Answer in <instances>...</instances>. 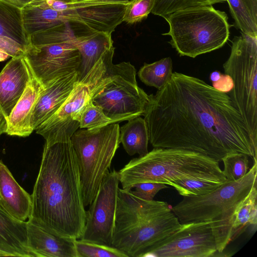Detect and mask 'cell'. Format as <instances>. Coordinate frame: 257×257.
Listing matches in <instances>:
<instances>
[{"mask_svg":"<svg viewBox=\"0 0 257 257\" xmlns=\"http://www.w3.org/2000/svg\"><path fill=\"white\" fill-rule=\"evenodd\" d=\"M154 148L182 149L221 161L240 153L256 161L253 140L228 95L198 78L174 72L143 114Z\"/></svg>","mask_w":257,"mask_h":257,"instance_id":"6da1fadb","label":"cell"},{"mask_svg":"<svg viewBox=\"0 0 257 257\" xmlns=\"http://www.w3.org/2000/svg\"><path fill=\"white\" fill-rule=\"evenodd\" d=\"M29 220L59 235L80 238L86 221L80 173L70 140L45 144Z\"/></svg>","mask_w":257,"mask_h":257,"instance_id":"7a4b0ae2","label":"cell"},{"mask_svg":"<svg viewBox=\"0 0 257 257\" xmlns=\"http://www.w3.org/2000/svg\"><path fill=\"white\" fill-rule=\"evenodd\" d=\"M181 225L164 201L146 200L119 187L111 246L127 257H144Z\"/></svg>","mask_w":257,"mask_h":257,"instance_id":"3957f363","label":"cell"},{"mask_svg":"<svg viewBox=\"0 0 257 257\" xmlns=\"http://www.w3.org/2000/svg\"><path fill=\"white\" fill-rule=\"evenodd\" d=\"M114 47L107 51L81 80L91 100L113 123L143 115L149 95L139 87L136 71L129 62L112 63Z\"/></svg>","mask_w":257,"mask_h":257,"instance_id":"277c9868","label":"cell"},{"mask_svg":"<svg viewBox=\"0 0 257 257\" xmlns=\"http://www.w3.org/2000/svg\"><path fill=\"white\" fill-rule=\"evenodd\" d=\"M122 189L132 190L137 184L157 182L172 186L186 179L226 178L219 162L198 153L182 149L154 148L132 159L118 171Z\"/></svg>","mask_w":257,"mask_h":257,"instance_id":"5b68a950","label":"cell"},{"mask_svg":"<svg viewBox=\"0 0 257 257\" xmlns=\"http://www.w3.org/2000/svg\"><path fill=\"white\" fill-rule=\"evenodd\" d=\"M257 164L242 178L228 181L210 193L183 196L172 207L181 224L211 221L217 252L221 253L231 242L229 220L236 205L257 183Z\"/></svg>","mask_w":257,"mask_h":257,"instance_id":"8992f818","label":"cell"},{"mask_svg":"<svg viewBox=\"0 0 257 257\" xmlns=\"http://www.w3.org/2000/svg\"><path fill=\"white\" fill-rule=\"evenodd\" d=\"M170 44L181 56L194 58L223 47L228 40L231 25L227 14L212 5L177 10L165 18Z\"/></svg>","mask_w":257,"mask_h":257,"instance_id":"52a82bcc","label":"cell"},{"mask_svg":"<svg viewBox=\"0 0 257 257\" xmlns=\"http://www.w3.org/2000/svg\"><path fill=\"white\" fill-rule=\"evenodd\" d=\"M119 128L115 122L93 130L80 128L70 138L79 167L85 207L92 202L109 171L119 146Z\"/></svg>","mask_w":257,"mask_h":257,"instance_id":"ba28073f","label":"cell"},{"mask_svg":"<svg viewBox=\"0 0 257 257\" xmlns=\"http://www.w3.org/2000/svg\"><path fill=\"white\" fill-rule=\"evenodd\" d=\"M25 58L44 87L55 79L77 71L81 61L75 36L59 25L31 35Z\"/></svg>","mask_w":257,"mask_h":257,"instance_id":"9c48e42d","label":"cell"},{"mask_svg":"<svg viewBox=\"0 0 257 257\" xmlns=\"http://www.w3.org/2000/svg\"><path fill=\"white\" fill-rule=\"evenodd\" d=\"M231 43L230 55L223 65L233 82L226 94L257 143V37L241 33Z\"/></svg>","mask_w":257,"mask_h":257,"instance_id":"30bf717a","label":"cell"},{"mask_svg":"<svg viewBox=\"0 0 257 257\" xmlns=\"http://www.w3.org/2000/svg\"><path fill=\"white\" fill-rule=\"evenodd\" d=\"M119 181L118 171H109L89 208L79 239L111 246Z\"/></svg>","mask_w":257,"mask_h":257,"instance_id":"8fae6325","label":"cell"},{"mask_svg":"<svg viewBox=\"0 0 257 257\" xmlns=\"http://www.w3.org/2000/svg\"><path fill=\"white\" fill-rule=\"evenodd\" d=\"M217 252L211 221H202L181 224L146 256L210 257Z\"/></svg>","mask_w":257,"mask_h":257,"instance_id":"7c38bea8","label":"cell"},{"mask_svg":"<svg viewBox=\"0 0 257 257\" xmlns=\"http://www.w3.org/2000/svg\"><path fill=\"white\" fill-rule=\"evenodd\" d=\"M90 99L87 86L78 81L64 103L35 130L36 133L45 139V144L48 146L70 141L79 128V122L73 119V116Z\"/></svg>","mask_w":257,"mask_h":257,"instance_id":"4fadbf2b","label":"cell"},{"mask_svg":"<svg viewBox=\"0 0 257 257\" xmlns=\"http://www.w3.org/2000/svg\"><path fill=\"white\" fill-rule=\"evenodd\" d=\"M31 73L25 57L12 58L0 73V111L7 118L23 95Z\"/></svg>","mask_w":257,"mask_h":257,"instance_id":"5bb4252c","label":"cell"},{"mask_svg":"<svg viewBox=\"0 0 257 257\" xmlns=\"http://www.w3.org/2000/svg\"><path fill=\"white\" fill-rule=\"evenodd\" d=\"M78 81L77 71L62 76L44 87L34 107L31 124L35 131L52 116L71 93Z\"/></svg>","mask_w":257,"mask_h":257,"instance_id":"9a60e30c","label":"cell"},{"mask_svg":"<svg viewBox=\"0 0 257 257\" xmlns=\"http://www.w3.org/2000/svg\"><path fill=\"white\" fill-rule=\"evenodd\" d=\"M27 232L32 257H77L75 239L54 233L29 220Z\"/></svg>","mask_w":257,"mask_h":257,"instance_id":"2e32d148","label":"cell"},{"mask_svg":"<svg viewBox=\"0 0 257 257\" xmlns=\"http://www.w3.org/2000/svg\"><path fill=\"white\" fill-rule=\"evenodd\" d=\"M44 88L31 70L29 81L23 95L9 116L6 118V133L21 137H28L32 134L34 131L31 124L32 113Z\"/></svg>","mask_w":257,"mask_h":257,"instance_id":"e0dca14e","label":"cell"},{"mask_svg":"<svg viewBox=\"0 0 257 257\" xmlns=\"http://www.w3.org/2000/svg\"><path fill=\"white\" fill-rule=\"evenodd\" d=\"M0 202L15 219L26 221L32 210L31 195L17 182L8 167L0 160Z\"/></svg>","mask_w":257,"mask_h":257,"instance_id":"ac0fdd59","label":"cell"},{"mask_svg":"<svg viewBox=\"0 0 257 257\" xmlns=\"http://www.w3.org/2000/svg\"><path fill=\"white\" fill-rule=\"evenodd\" d=\"M112 33L94 31L75 36L81 61L77 70L78 81L89 72L107 51L113 47Z\"/></svg>","mask_w":257,"mask_h":257,"instance_id":"d6986e66","label":"cell"},{"mask_svg":"<svg viewBox=\"0 0 257 257\" xmlns=\"http://www.w3.org/2000/svg\"><path fill=\"white\" fill-rule=\"evenodd\" d=\"M0 242L14 249L21 257H32L27 245V221L14 218L1 202Z\"/></svg>","mask_w":257,"mask_h":257,"instance_id":"ffe728a7","label":"cell"},{"mask_svg":"<svg viewBox=\"0 0 257 257\" xmlns=\"http://www.w3.org/2000/svg\"><path fill=\"white\" fill-rule=\"evenodd\" d=\"M119 128V142L130 156L142 157L148 151L149 132L147 123L140 116L130 119Z\"/></svg>","mask_w":257,"mask_h":257,"instance_id":"44dd1931","label":"cell"},{"mask_svg":"<svg viewBox=\"0 0 257 257\" xmlns=\"http://www.w3.org/2000/svg\"><path fill=\"white\" fill-rule=\"evenodd\" d=\"M257 183L248 194L235 206L229 220L231 242L235 239L249 225L257 224Z\"/></svg>","mask_w":257,"mask_h":257,"instance_id":"7402d4cb","label":"cell"},{"mask_svg":"<svg viewBox=\"0 0 257 257\" xmlns=\"http://www.w3.org/2000/svg\"><path fill=\"white\" fill-rule=\"evenodd\" d=\"M0 36L15 41L26 50L29 41L24 27L22 9L0 0Z\"/></svg>","mask_w":257,"mask_h":257,"instance_id":"603a6c76","label":"cell"},{"mask_svg":"<svg viewBox=\"0 0 257 257\" xmlns=\"http://www.w3.org/2000/svg\"><path fill=\"white\" fill-rule=\"evenodd\" d=\"M172 68V60L168 57L151 64L145 63L140 69L138 75L144 83L159 90L171 78Z\"/></svg>","mask_w":257,"mask_h":257,"instance_id":"cb8c5ba5","label":"cell"},{"mask_svg":"<svg viewBox=\"0 0 257 257\" xmlns=\"http://www.w3.org/2000/svg\"><path fill=\"white\" fill-rule=\"evenodd\" d=\"M228 181L226 178L208 177L186 179L172 185L182 196L201 195L211 192Z\"/></svg>","mask_w":257,"mask_h":257,"instance_id":"d4e9b609","label":"cell"},{"mask_svg":"<svg viewBox=\"0 0 257 257\" xmlns=\"http://www.w3.org/2000/svg\"><path fill=\"white\" fill-rule=\"evenodd\" d=\"M235 28L241 33L257 37V20L247 7L243 0H226Z\"/></svg>","mask_w":257,"mask_h":257,"instance_id":"484cf974","label":"cell"},{"mask_svg":"<svg viewBox=\"0 0 257 257\" xmlns=\"http://www.w3.org/2000/svg\"><path fill=\"white\" fill-rule=\"evenodd\" d=\"M73 119L79 122V128L89 130L113 123L91 99L74 115Z\"/></svg>","mask_w":257,"mask_h":257,"instance_id":"4316f807","label":"cell"},{"mask_svg":"<svg viewBox=\"0 0 257 257\" xmlns=\"http://www.w3.org/2000/svg\"><path fill=\"white\" fill-rule=\"evenodd\" d=\"M226 0H156L151 13L163 18L177 10L188 7L213 5Z\"/></svg>","mask_w":257,"mask_h":257,"instance_id":"83f0119b","label":"cell"},{"mask_svg":"<svg viewBox=\"0 0 257 257\" xmlns=\"http://www.w3.org/2000/svg\"><path fill=\"white\" fill-rule=\"evenodd\" d=\"M77 257H127L120 250L112 246L75 239Z\"/></svg>","mask_w":257,"mask_h":257,"instance_id":"f1b7e54d","label":"cell"},{"mask_svg":"<svg viewBox=\"0 0 257 257\" xmlns=\"http://www.w3.org/2000/svg\"><path fill=\"white\" fill-rule=\"evenodd\" d=\"M248 155L240 153L227 155L223 158L224 169L222 170L228 181H234L244 177L249 170Z\"/></svg>","mask_w":257,"mask_h":257,"instance_id":"f546056e","label":"cell"},{"mask_svg":"<svg viewBox=\"0 0 257 257\" xmlns=\"http://www.w3.org/2000/svg\"><path fill=\"white\" fill-rule=\"evenodd\" d=\"M156 0H130L127 4L123 22L133 25L146 19L151 13Z\"/></svg>","mask_w":257,"mask_h":257,"instance_id":"4dcf8cb0","label":"cell"},{"mask_svg":"<svg viewBox=\"0 0 257 257\" xmlns=\"http://www.w3.org/2000/svg\"><path fill=\"white\" fill-rule=\"evenodd\" d=\"M166 184L157 182H145L135 185L134 190L131 192L137 197L146 200H153L157 193L163 189L167 188Z\"/></svg>","mask_w":257,"mask_h":257,"instance_id":"1f68e13d","label":"cell"},{"mask_svg":"<svg viewBox=\"0 0 257 257\" xmlns=\"http://www.w3.org/2000/svg\"><path fill=\"white\" fill-rule=\"evenodd\" d=\"M0 48L12 58L25 56V49L16 42L7 37L0 36Z\"/></svg>","mask_w":257,"mask_h":257,"instance_id":"d6a6232c","label":"cell"},{"mask_svg":"<svg viewBox=\"0 0 257 257\" xmlns=\"http://www.w3.org/2000/svg\"><path fill=\"white\" fill-rule=\"evenodd\" d=\"M212 86L220 92L227 93L232 89L233 82L229 75L222 74L218 81L212 82Z\"/></svg>","mask_w":257,"mask_h":257,"instance_id":"836d02e7","label":"cell"},{"mask_svg":"<svg viewBox=\"0 0 257 257\" xmlns=\"http://www.w3.org/2000/svg\"><path fill=\"white\" fill-rule=\"evenodd\" d=\"M0 256H21V255L11 247L0 242Z\"/></svg>","mask_w":257,"mask_h":257,"instance_id":"e575fe53","label":"cell"},{"mask_svg":"<svg viewBox=\"0 0 257 257\" xmlns=\"http://www.w3.org/2000/svg\"><path fill=\"white\" fill-rule=\"evenodd\" d=\"M254 18L257 20V0H243Z\"/></svg>","mask_w":257,"mask_h":257,"instance_id":"d590c367","label":"cell"},{"mask_svg":"<svg viewBox=\"0 0 257 257\" xmlns=\"http://www.w3.org/2000/svg\"><path fill=\"white\" fill-rule=\"evenodd\" d=\"M19 9H22L33 0H1Z\"/></svg>","mask_w":257,"mask_h":257,"instance_id":"8d00e7d4","label":"cell"},{"mask_svg":"<svg viewBox=\"0 0 257 257\" xmlns=\"http://www.w3.org/2000/svg\"><path fill=\"white\" fill-rule=\"evenodd\" d=\"M7 130V120L4 115L0 113V136L6 133Z\"/></svg>","mask_w":257,"mask_h":257,"instance_id":"74e56055","label":"cell"},{"mask_svg":"<svg viewBox=\"0 0 257 257\" xmlns=\"http://www.w3.org/2000/svg\"><path fill=\"white\" fill-rule=\"evenodd\" d=\"M222 74L219 71H213L210 74V79L212 82H216L220 78Z\"/></svg>","mask_w":257,"mask_h":257,"instance_id":"f35d334b","label":"cell"},{"mask_svg":"<svg viewBox=\"0 0 257 257\" xmlns=\"http://www.w3.org/2000/svg\"><path fill=\"white\" fill-rule=\"evenodd\" d=\"M10 57L8 54L0 48V62L6 60Z\"/></svg>","mask_w":257,"mask_h":257,"instance_id":"ab89813d","label":"cell"},{"mask_svg":"<svg viewBox=\"0 0 257 257\" xmlns=\"http://www.w3.org/2000/svg\"><path fill=\"white\" fill-rule=\"evenodd\" d=\"M0 113H2V112H1V111H0Z\"/></svg>","mask_w":257,"mask_h":257,"instance_id":"60d3db41","label":"cell"},{"mask_svg":"<svg viewBox=\"0 0 257 257\" xmlns=\"http://www.w3.org/2000/svg\"></svg>","mask_w":257,"mask_h":257,"instance_id":"b9f144b4","label":"cell"}]
</instances>
